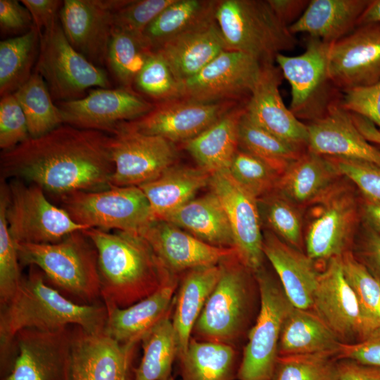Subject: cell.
Masks as SVG:
<instances>
[{
  "mask_svg": "<svg viewBox=\"0 0 380 380\" xmlns=\"http://www.w3.org/2000/svg\"><path fill=\"white\" fill-rule=\"evenodd\" d=\"M14 94L26 117L30 137L42 136L64 124L44 80L36 71Z\"/></svg>",
  "mask_w": 380,
  "mask_h": 380,
  "instance_id": "ab89813d",
  "label": "cell"
},
{
  "mask_svg": "<svg viewBox=\"0 0 380 380\" xmlns=\"http://www.w3.org/2000/svg\"><path fill=\"white\" fill-rule=\"evenodd\" d=\"M362 230L351 251L355 257L380 283V234L364 222Z\"/></svg>",
  "mask_w": 380,
  "mask_h": 380,
  "instance_id": "db71d44e",
  "label": "cell"
},
{
  "mask_svg": "<svg viewBox=\"0 0 380 380\" xmlns=\"http://www.w3.org/2000/svg\"><path fill=\"white\" fill-rule=\"evenodd\" d=\"M283 79L279 66L263 64L259 78L244 106L248 118L279 139L308 148V129L285 106L279 91Z\"/></svg>",
  "mask_w": 380,
  "mask_h": 380,
  "instance_id": "7402d4cb",
  "label": "cell"
},
{
  "mask_svg": "<svg viewBox=\"0 0 380 380\" xmlns=\"http://www.w3.org/2000/svg\"><path fill=\"white\" fill-rule=\"evenodd\" d=\"M342 343L312 309L293 306L284 322L278 356L336 353Z\"/></svg>",
  "mask_w": 380,
  "mask_h": 380,
  "instance_id": "e575fe53",
  "label": "cell"
},
{
  "mask_svg": "<svg viewBox=\"0 0 380 380\" xmlns=\"http://www.w3.org/2000/svg\"><path fill=\"white\" fill-rule=\"evenodd\" d=\"M312 310L342 343L361 342L374 331L343 275L341 256L319 272Z\"/></svg>",
  "mask_w": 380,
  "mask_h": 380,
  "instance_id": "9a60e30c",
  "label": "cell"
},
{
  "mask_svg": "<svg viewBox=\"0 0 380 380\" xmlns=\"http://www.w3.org/2000/svg\"><path fill=\"white\" fill-rule=\"evenodd\" d=\"M34 26L30 13L20 1L0 0L1 32L21 35Z\"/></svg>",
  "mask_w": 380,
  "mask_h": 380,
  "instance_id": "11a10c76",
  "label": "cell"
},
{
  "mask_svg": "<svg viewBox=\"0 0 380 380\" xmlns=\"http://www.w3.org/2000/svg\"><path fill=\"white\" fill-rule=\"evenodd\" d=\"M179 277L172 274L156 291L129 307L105 305L108 316L103 332L122 344L140 343L146 334L172 312Z\"/></svg>",
  "mask_w": 380,
  "mask_h": 380,
  "instance_id": "484cf974",
  "label": "cell"
},
{
  "mask_svg": "<svg viewBox=\"0 0 380 380\" xmlns=\"http://www.w3.org/2000/svg\"><path fill=\"white\" fill-rule=\"evenodd\" d=\"M339 101L331 105L322 117L307 125L308 151L325 157L366 161L380 166V149L360 133L351 113Z\"/></svg>",
  "mask_w": 380,
  "mask_h": 380,
  "instance_id": "cb8c5ba5",
  "label": "cell"
},
{
  "mask_svg": "<svg viewBox=\"0 0 380 380\" xmlns=\"http://www.w3.org/2000/svg\"><path fill=\"white\" fill-rule=\"evenodd\" d=\"M263 64L253 56L224 50L202 70L182 82V98L204 103L249 98Z\"/></svg>",
  "mask_w": 380,
  "mask_h": 380,
  "instance_id": "e0dca14e",
  "label": "cell"
},
{
  "mask_svg": "<svg viewBox=\"0 0 380 380\" xmlns=\"http://www.w3.org/2000/svg\"><path fill=\"white\" fill-rule=\"evenodd\" d=\"M210 176L199 167L175 164L139 187L146 195L155 220H159L194 198L201 189L209 186Z\"/></svg>",
  "mask_w": 380,
  "mask_h": 380,
  "instance_id": "836d02e7",
  "label": "cell"
},
{
  "mask_svg": "<svg viewBox=\"0 0 380 380\" xmlns=\"http://www.w3.org/2000/svg\"><path fill=\"white\" fill-rule=\"evenodd\" d=\"M341 175L330 158L308 150L280 175L275 190L295 204L310 203Z\"/></svg>",
  "mask_w": 380,
  "mask_h": 380,
  "instance_id": "1f68e13d",
  "label": "cell"
},
{
  "mask_svg": "<svg viewBox=\"0 0 380 380\" xmlns=\"http://www.w3.org/2000/svg\"><path fill=\"white\" fill-rule=\"evenodd\" d=\"M215 17L226 50L249 54L262 64L274 63L279 53L298 43L267 0H217Z\"/></svg>",
  "mask_w": 380,
  "mask_h": 380,
  "instance_id": "8992f818",
  "label": "cell"
},
{
  "mask_svg": "<svg viewBox=\"0 0 380 380\" xmlns=\"http://www.w3.org/2000/svg\"><path fill=\"white\" fill-rule=\"evenodd\" d=\"M328 74L341 91L380 81V24L357 26L330 44Z\"/></svg>",
  "mask_w": 380,
  "mask_h": 380,
  "instance_id": "ffe728a7",
  "label": "cell"
},
{
  "mask_svg": "<svg viewBox=\"0 0 380 380\" xmlns=\"http://www.w3.org/2000/svg\"><path fill=\"white\" fill-rule=\"evenodd\" d=\"M137 346L72 325V366L91 380H131Z\"/></svg>",
  "mask_w": 380,
  "mask_h": 380,
  "instance_id": "d4e9b609",
  "label": "cell"
},
{
  "mask_svg": "<svg viewBox=\"0 0 380 380\" xmlns=\"http://www.w3.org/2000/svg\"><path fill=\"white\" fill-rule=\"evenodd\" d=\"M342 92L341 106L369 120L380 132V81L371 86Z\"/></svg>",
  "mask_w": 380,
  "mask_h": 380,
  "instance_id": "f5cc1de1",
  "label": "cell"
},
{
  "mask_svg": "<svg viewBox=\"0 0 380 380\" xmlns=\"http://www.w3.org/2000/svg\"><path fill=\"white\" fill-rule=\"evenodd\" d=\"M369 0H312L301 16L289 27L293 34L327 43L348 35L357 27L358 19Z\"/></svg>",
  "mask_w": 380,
  "mask_h": 380,
  "instance_id": "f546056e",
  "label": "cell"
},
{
  "mask_svg": "<svg viewBox=\"0 0 380 380\" xmlns=\"http://www.w3.org/2000/svg\"><path fill=\"white\" fill-rule=\"evenodd\" d=\"M40 33L34 26L28 32L0 42V94L17 91L32 75L37 61Z\"/></svg>",
  "mask_w": 380,
  "mask_h": 380,
  "instance_id": "f35d334b",
  "label": "cell"
},
{
  "mask_svg": "<svg viewBox=\"0 0 380 380\" xmlns=\"http://www.w3.org/2000/svg\"><path fill=\"white\" fill-rule=\"evenodd\" d=\"M327 158L331 160L342 176L358 188L362 198L380 203V166L366 161Z\"/></svg>",
  "mask_w": 380,
  "mask_h": 380,
  "instance_id": "816d5d0a",
  "label": "cell"
},
{
  "mask_svg": "<svg viewBox=\"0 0 380 380\" xmlns=\"http://www.w3.org/2000/svg\"><path fill=\"white\" fill-rule=\"evenodd\" d=\"M337 358L353 359L380 367V327L374 330L361 342L353 344L342 343Z\"/></svg>",
  "mask_w": 380,
  "mask_h": 380,
  "instance_id": "9f6ffc18",
  "label": "cell"
},
{
  "mask_svg": "<svg viewBox=\"0 0 380 380\" xmlns=\"http://www.w3.org/2000/svg\"><path fill=\"white\" fill-rule=\"evenodd\" d=\"M8 187L6 220L15 243H54L72 233L89 229L53 204L39 186L11 179Z\"/></svg>",
  "mask_w": 380,
  "mask_h": 380,
  "instance_id": "30bf717a",
  "label": "cell"
},
{
  "mask_svg": "<svg viewBox=\"0 0 380 380\" xmlns=\"http://www.w3.org/2000/svg\"><path fill=\"white\" fill-rule=\"evenodd\" d=\"M57 106L65 125L111 134L120 124L139 118L154 108L132 89L122 87L94 89L86 96Z\"/></svg>",
  "mask_w": 380,
  "mask_h": 380,
  "instance_id": "d6986e66",
  "label": "cell"
},
{
  "mask_svg": "<svg viewBox=\"0 0 380 380\" xmlns=\"http://www.w3.org/2000/svg\"><path fill=\"white\" fill-rule=\"evenodd\" d=\"M336 353L278 356L270 380H338Z\"/></svg>",
  "mask_w": 380,
  "mask_h": 380,
  "instance_id": "ee69618b",
  "label": "cell"
},
{
  "mask_svg": "<svg viewBox=\"0 0 380 380\" xmlns=\"http://www.w3.org/2000/svg\"><path fill=\"white\" fill-rule=\"evenodd\" d=\"M267 1L278 18L288 27L301 16L310 3L305 0Z\"/></svg>",
  "mask_w": 380,
  "mask_h": 380,
  "instance_id": "91938a15",
  "label": "cell"
},
{
  "mask_svg": "<svg viewBox=\"0 0 380 380\" xmlns=\"http://www.w3.org/2000/svg\"><path fill=\"white\" fill-rule=\"evenodd\" d=\"M262 248L291 304L300 309H312L319 274L316 262L270 231L263 234Z\"/></svg>",
  "mask_w": 380,
  "mask_h": 380,
  "instance_id": "4316f807",
  "label": "cell"
},
{
  "mask_svg": "<svg viewBox=\"0 0 380 380\" xmlns=\"http://www.w3.org/2000/svg\"><path fill=\"white\" fill-rule=\"evenodd\" d=\"M169 380H175V379L173 376H172Z\"/></svg>",
  "mask_w": 380,
  "mask_h": 380,
  "instance_id": "03108f58",
  "label": "cell"
},
{
  "mask_svg": "<svg viewBox=\"0 0 380 380\" xmlns=\"http://www.w3.org/2000/svg\"><path fill=\"white\" fill-rule=\"evenodd\" d=\"M114 164L111 186H139L175 164V144L159 136L118 129L109 136Z\"/></svg>",
  "mask_w": 380,
  "mask_h": 380,
  "instance_id": "5bb4252c",
  "label": "cell"
},
{
  "mask_svg": "<svg viewBox=\"0 0 380 380\" xmlns=\"http://www.w3.org/2000/svg\"><path fill=\"white\" fill-rule=\"evenodd\" d=\"M228 170L235 180L258 199L276 189L281 175L268 163L240 148Z\"/></svg>",
  "mask_w": 380,
  "mask_h": 380,
  "instance_id": "7dc6e473",
  "label": "cell"
},
{
  "mask_svg": "<svg viewBox=\"0 0 380 380\" xmlns=\"http://www.w3.org/2000/svg\"><path fill=\"white\" fill-rule=\"evenodd\" d=\"M56 200L75 222L89 229L140 234L155 220L149 202L139 186L74 191Z\"/></svg>",
  "mask_w": 380,
  "mask_h": 380,
  "instance_id": "52a82bcc",
  "label": "cell"
},
{
  "mask_svg": "<svg viewBox=\"0 0 380 380\" xmlns=\"http://www.w3.org/2000/svg\"><path fill=\"white\" fill-rule=\"evenodd\" d=\"M25 113L14 93L0 101V148L10 150L30 138Z\"/></svg>",
  "mask_w": 380,
  "mask_h": 380,
  "instance_id": "f907efd6",
  "label": "cell"
},
{
  "mask_svg": "<svg viewBox=\"0 0 380 380\" xmlns=\"http://www.w3.org/2000/svg\"><path fill=\"white\" fill-rule=\"evenodd\" d=\"M243 111L244 107L233 108L184 143L199 167L211 175L229 168L239 148L238 127Z\"/></svg>",
  "mask_w": 380,
  "mask_h": 380,
  "instance_id": "d6a6232c",
  "label": "cell"
},
{
  "mask_svg": "<svg viewBox=\"0 0 380 380\" xmlns=\"http://www.w3.org/2000/svg\"><path fill=\"white\" fill-rule=\"evenodd\" d=\"M175 0H130L115 12L113 28L143 38L147 26Z\"/></svg>",
  "mask_w": 380,
  "mask_h": 380,
  "instance_id": "681fc988",
  "label": "cell"
},
{
  "mask_svg": "<svg viewBox=\"0 0 380 380\" xmlns=\"http://www.w3.org/2000/svg\"><path fill=\"white\" fill-rule=\"evenodd\" d=\"M239 148L260 158L281 175L304 152L303 148L286 142L254 123L245 108L238 127Z\"/></svg>",
  "mask_w": 380,
  "mask_h": 380,
  "instance_id": "60d3db41",
  "label": "cell"
},
{
  "mask_svg": "<svg viewBox=\"0 0 380 380\" xmlns=\"http://www.w3.org/2000/svg\"><path fill=\"white\" fill-rule=\"evenodd\" d=\"M1 370L10 368L11 348L17 333L27 328L55 330L77 325L103 332L107 321L104 304L82 305L62 295L46 282L42 271L30 265L12 299L0 308Z\"/></svg>",
  "mask_w": 380,
  "mask_h": 380,
  "instance_id": "7a4b0ae2",
  "label": "cell"
},
{
  "mask_svg": "<svg viewBox=\"0 0 380 380\" xmlns=\"http://www.w3.org/2000/svg\"><path fill=\"white\" fill-rule=\"evenodd\" d=\"M8 183L1 179L0 185V308L6 305L18 291L23 279L15 241L11 237L6 220L8 203Z\"/></svg>",
  "mask_w": 380,
  "mask_h": 380,
  "instance_id": "bcb514c9",
  "label": "cell"
},
{
  "mask_svg": "<svg viewBox=\"0 0 380 380\" xmlns=\"http://www.w3.org/2000/svg\"><path fill=\"white\" fill-rule=\"evenodd\" d=\"M30 13L34 25L40 34L58 18L63 1L58 0H22Z\"/></svg>",
  "mask_w": 380,
  "mask_h": 380,
  "instance_id": "6f0895ef",
  "label": "cell"
},
{
  "mask_svg": "<svg viewBox=\"0 0 380 380\" xmlns=\"http://www.w3.org/2000/svg\"><path fill=\"white\" fill-rule=\"evenodd\" d=\"M338 380H380V367L349 358L338 359Z\"/></svg>",
  "mask_w": 380,
  "mask_h": 380,
  "instance_id": "680465c9",
  "label": "cell"
},
{
  "mask_svg": "<svg viewBox=\"0 0 380 380\" xmlns=\"http://www.w3.org/2000/svg\"><path fill=\"white\" fill-rule=\"evenodd\" d=\"M217 0H175L146 28L143 39L153 51L173 38L215 19Z\"/></svg>",
  "mask_w": 380,
  "mask_h": 380,
  "instance_id": "8d00e7d4",
  "label": "cell"
},
{
  "mask_svg": "<svg viewBox=\"0 0 380 380\" xmlns=\"http://www.w3.org/2000/svg\"><path fill=\"white\" fill-rule=\"evenodd\" d=\"M331 43L308 37L303 53L296 56L279 53L275 61L291 86L289 110L298 119L312 121L338 102V89L328 74Z\"/></svg>",
  "mask_w": 380,
  "mask_h": 380,
  "instance_id": "8fae6325",
  "label": "cell"
},
{
  "mask_svg": "<svg viewBox=\"0 0 380 380\" xmlns=\"http://www.w3.org/2000/svg\"><path fill=\"white\" fill-rule=\"evenodd\" d=\"M224 50V42L215 19L173 38L155 52L163 56L176 80L182 83L198 74Z\"/></svg>",
  "mask_w": 380,
  "mask_h": 380,
  "instance_id": "83f0119b",
  "label": "cell"
},
{
  "mask_svg": "<svg viewBox=\"0 0 380 380\" xmlns=\"http://www.w3.org/2000/svg\"><path fill=\"white\" fill-rule=\"evenodd\" d=\"M83 232L98 252L101 298L105 305L129 307L156 291L174 274L139 234L96 228Z\"/></svg>",
  "mask_w": 380,
  "mask_h": 380,
  "instance_id": "3957f363",
  "label": "cell"
},
{
  "mask_svg": "<svg viewBox=\"0 0 380 380\" xmlns=\"http://www.w3.org/2000/svg\"><path fill=\"white\" fill-rule=\"evenodd\" d=\"M0 167L1 179H21L56 198L108 189L114 172L109 136L68 125L2 151Z\"/></svg>",
  "mask_w": 380,
  "mask_h": 380,
  "instance_id": "6da1fadb",
  "label": "cell"
},
{
  "mask_svg": "<svg viewBox=\"0 0 380 380\" xmlns=\"http://www.w3.org/2000/svg\"><path fill=\"white\" fill-rule=\"evenodd\" d=\"M234 101L204 103L183 98L156 103L150 112L120 124L115 132L132 130L159 136L174 144L184 143L234 108Z\"/></svg>",
  "mask_w": 380,
  "mask_h": 380,
  "instance_id": "ac0fdd59",
  "label": "cell"
},
{
  "mask_svg": "<svg viewBox=\"0 0 380 380\" xmlns=\"http://www.w3.org/2000/svg\"><path fill=\"white\" fill-rule=\"evenodd\" d=\"M361 214L365 223L377 232H380V203L363 198Z\"/></svg>",
  "mask_w": 380,
  "mask_h": 380,
  "instance_id": "94428289",
  "label": "cell"
},
{
  "mask_svg": "<svg viewBox=\"0 0 380 380\" xmlns=\"http://www.w3.org/2000/svg\"><path fill=\"white\" fill-rule=\"evenodd\" d=\"M159 220L170 222L210 245L234 248L227 214L212 191L193 198Z\"/></svg>",
  "mask_w": 380,
  "mask_h": 380,
  "instance_id": "4dcf8cb0",
  "label": "cell"
},
{
  "mask_svg": "<svg viewBox=\"0 0 380 380\" xmlns=\"http://www.w3.org/2000/svg\"><path fill=\"white\" fill-rule=\"evenodd\" d=\"M135 86L144 94L157 103L182 98V84L167 63L158 52H153L136 78Z\"/></svg>",
  "mask_w": 380,
  "mask_h": 380,
  "instance_id": "c3c4849f",
  "label": "cell"
},
{
  "mask_svg": "<svg viewBox=\"0 0 380 380\" xmlns=\"http://www.w3.org/2000/svg\"><path fill=\"white\" fill-rule=\"evenodd\" d=\"M15 243L20 264L37 266L57 290L82 305L101 298L98 252L83 231L54 243Z\"/></svg>",
  "mask_w": 380,
  "mask_h": 380,
  "instance_id": "5b68a950",
  "label": "cell"
},
{
  "mask_svg": "<svg viewBox=\"0 0 380 380\" xmlns=\"http://www.w3.org/2000/svg\"><path fill=\"white\" fill-rule=\"evenodd\" d=\"M376 23L380 24V0H369L358 19L357 26Z\"/></svg>",
  "mask_w": 380,
  "mask_h": 380,
  "instance_id": "be15d7a7",
  "label": "cell"
},
{
  "mask_svg": "<svg viewBox=\"0 0 380 380\" xmlns=\"http://www.w3.org/2000/svg\"><path fill=\"white\" fill-rule=\"evenodd\" d=\"M172 314L165 316L141 338L143 355L133 369V380H169L172 376L178 346Z\"/></svg>",
  "mask_w": 380,
  "mask_h": 380,
  "instance_id": "74e56055",
  "label": "cell"
},
{
  "mask_svg": "<svg viewBox=\"0 0 380 380\" xmlns=\"http://www.w3.org/2000/svg\"><path fill=\"white\" fill-rule=\"evenodd\" d=\"M70 380H91L81 372L72 366Z\"/></svg>",
  "mask_w": 380,
  "mask_h": 380,
  "instance_id": "e7e4bbea",
  "label": "cell"
},
{
  "mask_svg": "<svg viewBox=\"0 0 380 380\" xmlns=\"http://www.w3.org/2000/svg\"><path fill=\"white\" fill-rule=\"evenodd\" d=\"M239 348L191 338L177 357L179 380H235L241 363Z\"/></svg>",
  "mask_w": 380,
  "mask_h": 380,
  "instance_id": "d590c367",
  "label": "cell"
},
{
  "mask_svg": "<svg viewBox=\"0 0 380 380\" xmlns=\"http://www.w3.org/2000/svg\"><path fill=\"white\" fill-rule=\"evenodd\" d=\"M220 276L219 264L196 267L180 275L172 314L177 357L186 350L193 328Z\"/></svg>",
  "mask_w": 380,
  "mask_h": 380,
  "instance_id": "f1b7e54d",
  "label": "cell"
},
{
  "mask_svg": "<svg viewBox=\"0 0 380 380\" xmlns=\"http://www.w3.org/2000/svg\"><path fill=\"white\" fill-rule=\"evenodd\" d=\"M209 186L225 210L239 258L256 273L263 267L265 258L258 199L235 180L228 169L213 173Z\"/></svg>",
  "mask_w": 380,
  "mask_h": 380,
  "instance_id": "2e32d148",
  "label": "cell"
},
{
  "mask_svg": "<svg viewBox=\"0 0 380 380\" xmlns=\"http://www.w3.org/2000/svg\"><path fill=\"white\" fill-rule=\"evenodd\" d=\"M336 184L310 203L305 246L316 262L341 256L354 242L360 208L354 194Z\"/></svg>",
  "mask_w": 380,
  "mask_h": 380,
  "instance_id": "7c38bea8",
  "label": "cell"
},
{
  "mask_svg": "<svg viewBox=\"0 0 380 380\" xmlns=\"http://www.w3.org/2000/svg\"><path fill=\"white\" fill-rule=\"evenodd\" d=\"M343 275L353 291L363 315L373 330L380 327V283L352 251L341 256Z\"/></svg>",
  "mask_w": 380,
  "mask_h": 380,
  "instance_id": "f6af8a7d",
  "label": "cell"
},
{
  "mask_svg": "<svg viewBox=\"0 0 380 380\" xmlns=\"http://www.w3.org/2000/svg\"><path fill=\"white\" fill-rule=\"evenodd\" d=\"M255 275L260 291V308L243 349L238 380L271 379L281 329L293 306L279 280L263 267Z\"/></svg>",
  "mask_w": 380,
  "mask_h": 380,
  "instance_id": "9c48e42d",
  "label": "cell"
},
{
  "mask_svg": "<svg viewBox=\"0 0 380 380\" xmlns=\"http://www.w3.org/2000/svg\"><path fill=\"white\" fill-rule=\"evenodd\" d=\"M35 71L59 102L82 98L91 87H110L106 72L72 46L59 18L40 34Z\"/></svg>",
  "mask_w": 380,
  "mask_h": 380,
  "instance_id": "ba28073f",
  "label": "cell"
},
{
  "mask_svg": "<svg viewBox=\"0 0 380 380\" xmlns=\"http://www.w3.org/2000/svg\"><path fill=\"white\" fill-rule=\"evenodd\" d=\"M153 52L142 37L113 28L106 63L120 87L132 89Z\"/></svg>",
  "mask_w": 380,
  "mask_h": 380,
  "instance_id": "b9f144b4",
  "label": "cell"
},
{
  "mask_svg": "<svg viewBox=\"0 0 380 380\" xmlns=\"http://www.w3.org/2000/svg\"><path fill=\"white\" fill-rule=\"evenodd\" d=\"M127 0H65L58 18L72 45L88 61L98 66L106 63L113 24V13Z\"/></svg>",
  "mask_w": 380,
  "mask_h": 380,
  "instance_id": "44dd1931",
  "label": "cell"
},
{
  "mask_svg": "<svg viewBox=\"0 0 380 380\" xmlns=\"http://www.w3.org/2000/svg\"><path fill=\"white\" fill-rule=\"evenodd\" d=\"M351 115L355 126L365 139L371 143L380 145V132L375 125L360 115L353 113Z\"/></svg>",
  "mask_w": 380,
  "mask_h": 380,
  "instance_id": "6125c7cd",
  "label": "cell"
},
{
  "mask_svg": "<svg viewBox=\"0 0 380 380\" xmlns=\"http://www.w3.org/2000/svg\"><path fill=\"white\" fill-rule=\"evenodd\" d=\"M140 235L148 241L163 265L178 275L196 267L218 265L236 253L234 248L210 245L162 220H154Z\"/></svg>",
  "mask_w": 380,
  "mask_h": 380,
  "instance_id": "603a6c76",
  "label": "cell"
},
{
  "mask_svg": "<svg viewBox=\"0 0 380 380\" xmlns=\"http://www.w3.org/2000/svg\"><path fill=\"white\" fill-rule=\"evenodd\" d=\"M261 218L270 232L287 244L302 251L303 220L296 204L279 192L258 199Z\"/></svg>",
  "mask_w": 380,
  "mask_h": 380,
  "instance_id": "7bdbcfd3",
  "label": "cell"
},
{
  "mask_svg": "<svg viewBox=\"0 0 380 380\" xmlns=\"http://www.w3.org/2000/svg\"><path fill=\"white\" fill-rule=\"evenodd\" d=\"M12 353L15 357L4 380H70L72 325L23 329L14 338Z\"/></svg>",
  "mask_w": 380,
  "mask_h": 380,
  "instance_id": "4fadbf2b",
  "label": "cell"
},
{
  "mask_svg": "<svg viewBox=\"0 0 380 380\" xmlns=\"http://www.w3.org/2000/svg\"><path fill=\"white\" fill-rule=\"evenodd\" d=\"M219 265L220 278L193 328L191 338L239 348L257 317L259 287L255 273L236 253Z\"/></svg>",
  "mask_w": 380,
  "mask_h": 380,
  "instance_id": "277c9868",
  "label": "cell"
},
{
  "mask_svg": "<svg viewBox=\"0 0 380 380\" xmlns=\"http://www.w3.org/2000/svg\"><path fill=\"white\" fill-rule=\"evenodd\" d=\"M380 234V232H378Z\"/></svg>",
  "mask_w": 380,
  "mask_h": 380,
  "instance_id": "003e7915",
  "label": "cell"
}]
</instances>
